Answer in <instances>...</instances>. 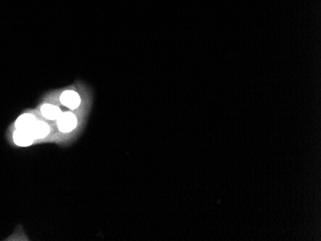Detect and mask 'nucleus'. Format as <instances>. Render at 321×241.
<instances>
[{
	"mask_svg": "<svg viewBox=\"0 0 321 241\" xmlns=\"http://www.w3.org/2000/svg\"><path fill=\"white\" fill-rule=\"evenodd\" d=\"M80 97L79 94L73 90H68L62 93L61 95V103L70 109H77L80 105Z\"/></svg>",
	"mask_w": 321,
	"mask_h": 241,
	"instance_id": "7ed1b4c3",
	"label": "nucleus"
},
{
	"mask_svg": "<svg viewBox=\"0 0 321 241\" xmlns=\"http://www.w3.org/2000/svg\"><path fill=\"white\" fill-rule=\"evenodd\" d=\"M13 139L18 146L26 147V146H30L34 142L35 137L32 132L29 130L16 129V131L13 134Z\"/></svg>",
	"mask_w": 321,
	"mask_h": 241,
	"instance_id": "f03ea898",
	"label": "nucleus"
},
{
	"mask_svg": "<svg viewBox=\"0 0 321 241\" xmlns=\"http://www.w3.org/2000/svg\"><path fill=\"white\" fill-rule=\"evenodd\" d=\"M57 124L61 132L70 133L76 128L78 121L74 113L70 111H66V112H62L60 117L57 119Z\"/></svg>",
	"mask_w": 321,
	"mask_h": 241,
	"instance_id": "f257e3e1",
	"label": "nucleus"
},
{
	"mask_svg": "<svg viewBox=\"0 0 321 241\" xmlns=\"http://www.w3.org/2000/svg\"><path fill=\"white\" fill-rule=\"evenodd\" d=\"M41 112L46 118L50 120L58 119L62 114V110L59 108L50 104H46L41 108Z\"/></svg>",
	"mask_w": 321,
	"mask_h": 241,
	"instance_id": "423d86ee",
	"label": "nucleus"
},
{
	"mask_svg": "<svg viewBox=\"0 0 321 241\" xmlns=\"http://www.w3.org/2000/svg\"><path fill=\"white\" fill-rule=\"evenodd\" d=\"M37 118L31 114V113H25L21 115L15 122L16 129L21 130H29L32 131V128L34 127L35 123L37 122Z\"/></svg>",
	"mask_w": 321,
	"mask_h": 241,
	"instance_id": "20e7f679",
	"label": "nucleus"
},
{
	"mask_svg": "<svg viewBox=\"0 0 321 241\" xmlns=\"http://www.w3.org/2000/svg\"><path fill=\"white\" fill-rule=\"evenodd\" d=\"M32 134L34 135L35 139H41L46 137L48 134H49L50 128L49 126L44 122V121H40L37 120V122L35 123L34 127L32 128Z\"/></svg>",
	"mask_w": 321,
	"mask_h": 241,
	"instance_id": "39448f33",
	"label": "nucleus"
}]
</instances>
